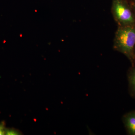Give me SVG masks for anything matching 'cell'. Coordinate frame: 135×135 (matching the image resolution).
Returning a JSON list of instances; mask_svg holds the SVG:
<instances>
[{"label": "cell", "instance_id": "obj_1", "mask_svg": "<svg viewBox=\"0 0 135 135\" xmlns=\"http://www.w3.org/2000/svg\"><path fill=\"white\" fill-rule=\"evenodd\" d=\"M113 48L125 55L134 64L135 62V25L118 26L114 40Z\"/></svg>", "mask_w": 135, "mask_h": 135}, {"label": "cell", "instance_id": "obj_2", "mask_svg": "<svg viewBox=\"0 0 135 135\" xmlns=\"http://www.w3.org/2000/svg\"><path fill=\"white\" fill-rule=\"evenodd\" d=\"M112 12L118 26L135 25V14L125 0H112Z\"/></svg>", "mask_w": 135, "mask_h": 135}, {"label": "cell", "instance_id": "obj_3", "mask_svg": "<svg viewBox=\"0 0 135 135\" xmlns=\"http://www.w3.org/2000/svg\"><path fill=\"white\" fill-rule=\"evenodd\" d=\"M124 122L129 134L135 135V112L126 114L124 117Z\"/></svg>", "mask_w": 135, "mask_h": 135}, {"label": "cell", "instance_id": "obj_4", "mask_svg": "<svg viewBox=\"0 0 135 135\" xmlns=\"http://www.w3.org/2000/svg\"><path fill=\"white\" fill-rule=\"evenodd\" d=\"M128 78L131 88L135 94V68L131 70Z\"/></svg>", "mask_w": 135, "mask_h": 135}, {"label": "cell", "instance_id": "obj_5", "mask_svg": "<svg viewBox=\"0 0 135 135\" xmlns=\"http://www.w3.org/2000/svg\"><path fill=\"white\" fill-rule=\"evenodd\" d=\"M21 134V132L19 131L16 130L15 129H10L6 130L5 135H17Z\"/></svg>", "mask_w": 135, "mask_h": 135}, {"label": "cell", "instance_id": "obj_6", "mask_svg": "<svg viewBox=\"0 0 135 135\" xmlns=\"http://www.w3.org/2000/svg\"><path fill=\"white\" fill-rule=\"evenodd\" d=\"M6 130L4 124L3 123H1L0 124V135L5 134Z\"/></svg>", "mask_w": 135, "mask_h": 135}, {"label": "cell", "instance_id": "obj_7", "mask_svg": "<svg viewBox=\"0 0 135 135\" xmlns=\"http://www.w3.org/2000/svg\"><path fill=\"white\" fill-rule=\"evenodd\" d=\"M133 10H134V13L135 14V5H134V8H133Z\"/></svg>", "mask_w": 135, "mask_h": 135}]
</instances>
